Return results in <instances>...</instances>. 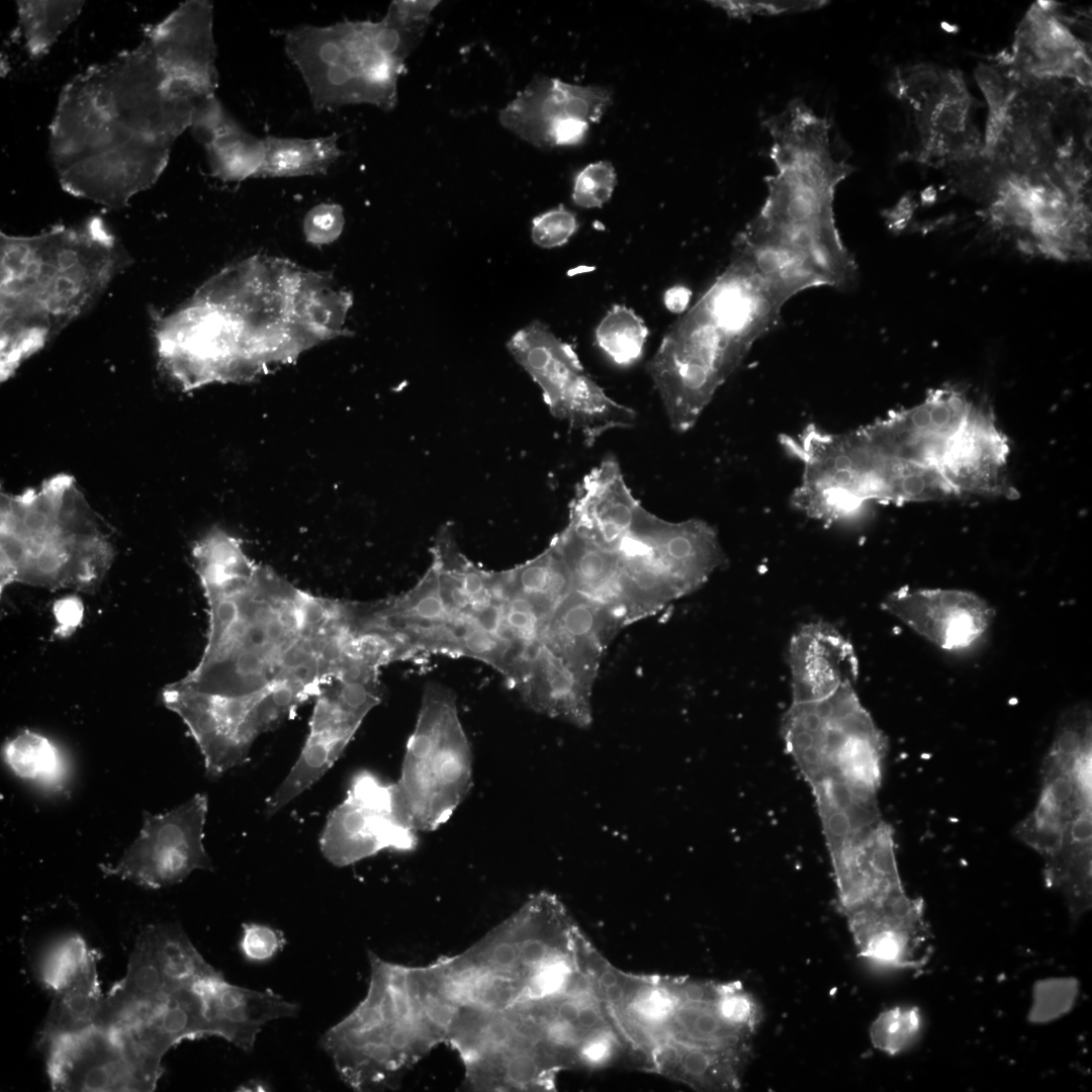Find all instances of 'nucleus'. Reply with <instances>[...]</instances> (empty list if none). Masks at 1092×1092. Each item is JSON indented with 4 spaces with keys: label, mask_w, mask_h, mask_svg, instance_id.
Masks as SVG:
<instances>
[{
    "label": "nucleus",
    "mask_w": 1092,
    "mask_h": 1092,
    "mask_svg": "<svg viewBox=\"0 0 1092 1092\" xmlns=\"http://www.w3.org/2000/svg\"><path fill=\"white\" fill-rule=\"evenodd\" d=\"M192 556L207 603V639L196 666L178 681L230 699L279 691L316 698L343 659L342 601L297 587L216 527L194 544Z\"/></svg>",
    "instance_id": "obj_1"
},
{
    "label": "nucleus",
    "mask_w": 1092,
    "mask_h": 1092,
    "mask_svg": "<svg viewBox=\"0 0 1092 1092\" xmlns=\"http://www.w3.org/2000/svg\"><path fill=\"white\" fill-rule=\"evenodd\" d=\"M201 100L174 88L146 40L87 68L63 88L50 126L61 186L125 206L159 179Z\"/></svg>",
    "instance_id": "obj_2"
},
{
    "label": "nucleus",
    "mask_w": 1092,
    "mask_h": 1092,
    "mask_svg": "<svg viewBox=\"0 0 1092 1092\" xmlns=\"http://www.w3.org/2000/svg\"><path fill=\"white\" fill-rule=\"evenodd\" d=\"M763 123L776 173L765 178V201L735 243L796 293L851 286L856 266L839 237L833 201L853 168L834 157L828 120L795 99Z\"/></svg>",
    "instance_id": "obj_3"
},
{
    "label": "nucleus",
    "mask_w": 1092,
    "mask_h": 1092,
    "mask_svg": "<svg viewBox=\"0 0 1092 1092\" xmlns=\"http://www.w3.org/2000/svg\"><path fill=\"white\" fill-rule=\"evenodd\" d=\"M125 264L97 216L34 236L1 234V381L84 314Z\"/></svg>",
    "instance_id": "obj_4"
},
{
    "label": "nucleus",
    "mask_w": 1092,
    "mask_h": 1092,
    "mask_svg": "<svg viewBox=\"0 0 1092 1092\" xmlns=\"http://www.w3.org/2000/svg\"><path fill=\"white\" fill-rule=\"evenodd\" d=\"M877 503L902 505L986 494L997 474L1000 442L989 412L954 387L855 430Z\"/></svg>",
    "instance_id": "obj_5"
},
{
    "label": "nucleus",
    "mask_w": 1092,
    "mask_h": 1092,
    "mask_svg": "<svg viewBox=\"0 0 1092 1092\" xmlns=\"http://www.w3.org/2000/svg\"><path fill=\"white\" fill-rule=\"evenodd\" d=\"M363 1000L327 1030L321 1044L341 1080L356 1091L395 1089L447 1041L429 965L406 966L369 951Z\"/></svg>",
    "instance_id": "obj_6"
},
{
    "label": "nucleus",
    "mask_w": 1092,
    "mask_h": 1092,
    "mask_svg": "<svg viewBox=\"0 0 1092 1092\" xmlns=\"http://www.w3.org/2000/svg\"><path fill=\"white\" fill-rule=\"evenodd\" d=\"M115 556L109 527L72 475L1 493L0 592L19 583L93 594Z\"/></svg>",
    "instance_id": "obj_7"
},
{
    "label": "nucleus",
    "mask_w": 1092,
    "mask_h": 1092,
    "mask_svg": "<svg viewBox=\"0 0 1092 1092\" xmlns=\"http://www.w3.org/2000/svg\"><path fill=\"white\" fill-rule=\"evenodd\" d=\"M761 1007L739 982L656 976L644 1001L631 1051L662 1076L690 1050L750 1056Z\"/></svg>",
    "instance_id": "obj_8"
},
{
    "label": "nucleus",
    "mask_w": 1092,
    "mask_h": 1092,
    "mask_svg": "<svg viewBox=\"0 0 1092 1092\" xmlns=\"http://www.w3.org/2000/svg\"><path fill=\"white\" fill-rule=\"evenodd\" d=\"M420 29L388 12L380 22L298 27L287 32L285 47L315 107L366 102L389 109L396 101L397 79L413 44L410 38Z\"/></svg>",
    "instance_id": "obj_9"
},
{
    "label": "nucleus",
    "mask_w": 1092,
    "mask_h": 1092,
    "mask_svg": "<svg viewBox=\"0 0 1092 1092\" xmlns=\"http://www.w3.org/2000/svg\"><path fill=\"white\" fill-rule=\"evenodd\" d=\"M472 781V751L456 695L442 684L429 682L405 745L400 776L391 784L395 811L417 832L436 830L463 802Z\"/></svg>",
    "instance_id": "obj_10"
},
{
    "label": "nucleus",
    "mask_w": 1092,
    "mask_h": 1092,
    "mask_svg": "<svg viewBox=\"0 0 1092 1092\" xmlns=\"http://www.w3.org/2000/svg\"><path fill=\"white\" fill-rule=\"evenodd\" d=\"M750 349L702 298L670 327L646 370L672 430L696 425Z\"/></svg>",
    "instance_id": "obj_11"
},
{
    "label": "nucleus",
    "mask_w": 1092,
    "mask_h": 1092,
    "mask_svg": "<svg viewBox=\"0 0 1092 1092\" xmlns=\"http://www.w3.org/2000/svg\"><path fill=\"white\" fill-rule=\"evenodd\" d=\"M785 746L809 785L831 779L877 796L886 739L855 694L838 693L805 707Z\"/></svg>",
    "instance_id": "obj_12"
},
{
    "label": "nucleus",
    "mask_w": 1092,
    "mask_h": 1092,
    "mask_svg": "<svg viewBox=\"0 0 1092 1092\" xmlns=\"http://www.w3.org/2000/svg\"><path fill=\"white\" fill-rule=\"evenodd\" d=\"M507 347L540 387L549 412L592 446L606 433L635 426L631 407L612 399L582 366L570 345L540 321L517 331Z\"/></svg>",
    "instance_id": "obj_13"
},
{
    "label": "nucleus",
    "mask_w": 1092,
    "mask_h": 1092,
    "mask_svg": "<svg viewBox=\"0 0 1092 1092\" xmlns=\"http://www.w3.org/2000/svg\"><path fill=\"white\" fill-rule=\"evenodd\" d=\"M379 671L351 661L324 686L315 698L309 731L298 758L266 800V816H273L312 787L340 758L365 717L381 702Z\"/></svg>",
    "instance_id": "obj_14"
},
{
    "label": "nucleus",
    "mask_w": 1092,
    "mask_h": 1092,
    "mask_svg": "<svg viewBox=\"0 0 1092 1092\" xmlns=\"http://www.w3.org/2000/svg\"><path fill=\"white\" fill-rule=\"evenodd\" d=\"M782 444L802 463L791 504L828 525L852 520L873 502L866 464L854 432L830 433L809 425Z\"/></svg>",
    "instance_id": "obj_15"
},
{
    "label": "nucleus",
    "mask_w": 1092,
    "mask_h": 1092,
    "mask_svg": "<svg viewBox=\"0 0 1092 1092\" xmlns=\"http://www.w3.org/2000/svg\"><path fill=\"white\" fill-rule=\"evenodd\" d=\"M216 971L180 926H150L138 936L126 973L104 997L95 1024L114 1026Z\"/></svg>",
    "instance_id": "obj_16"
},
{
    "label": "nucleus",
    "mask_w": 1092,
    "mask_h": 1092,
    "mask_svg": "<svg viewBox=\"0 0 1092 1092\" xmlns=\"http://www.w3.org/2000/svg\"><path fill=\"white\" fill-rule=\"evenodd\" d=\"M207 797L196 794L164 814L144 812L139 836L116 863L101 864L106 876L149 889L184 881L196 870H213L204 845Z\"/></svg>",
    "instance_id": "obj_17"
},
{
    "label": "nucleus",
    "mask_w": 1092,
    "mask_h": 1092,
    "mask_svg": "<svg viewBox=\"0 0 1092 1092\" xmlns=\"http://www.w3.org/2000/svg\"><path fill=\"white\" fill-rule=\"evenodd\" d=\"M43 1052L54 1091H153L164 1071L160 1061L140 1054L113 1028L96 1024Z\"/></svg>",
    "instance_id": "obj_18"
},
{
    "label": "nucleus",
    "mask_w": 1092,
    "mask_h": 1092,
    "mask_svg": "<svg viewBox=\"0 0 1092 1092\" xmlns=\"http://www.w3.org/2000/svg\"><path fill=\"white\" fill-rule=\"evenodd\" d=\"M417 833L399 819L391 784L364 770L354 776L346 798L330 812L320 848L329 862L343 868L383 850L413 851Z\"/></svg>",
    "instance_id": "obj_19"
},
{
    "label": "nucleus",
    "mask_w": 1092,
    "mask_h": 1092,
    "mask_svg": "<svg viewBox=\"0 0 1092 1092\" xmlns=\"http://www.w3.org/2000/svg\"><path fill=\"white\" fill-rule=\"evenodd\" d=\"M263 698L206 695L178 680L162 691L164 705L182 719L198 745L210 779H217L248 761L251 747L259 737L254 713Z\"/></svg>",
    "instance_id": "obj_20"
},
{
    "label": "nucleus",
    "mask_w": 1092,
    "mask_h": 1092,
    "mask_svg": "<svg viewBox=\"0 0 1092 1092\" xmlns=\"http://www.w3.org/2000/svg\"><path fill=\"white\" fill-rule=\"evenodd\" d=\"M1091 755L1049 750L1041 767V791L1033 811L1015 828L1018 839L1053 861L1072 823L1092 812Z\"/></svg>",
    "instance_id": "obj_21"
},
{
    "label": "nucleus",
    "mask_w": 1092,
    "mask_h": 1092,
    "mask_svg": "<svg viewBox=\"0 0 1092 1092\" xmlns=\"http://www.w3.org/2000/svg\"><path fill=\"white\" fill-rule=\"evenodd\" d=\"M145 40L161 69L180 90L198 99L214 95L217 72L210 2L182 3L162 21L149 26Z\"/></svg>",
    "instance_id": "obj_22"
},
{
    "label": "nucleus",
    "mask_w": 1092,
    "mask_h": 1092,
    "mask_svg": "<svg viewBox=\"0 0 1092 1092\" xmlns=\"http://www.w3.org/2000/svg\"><path fill=\"white\" fill-rule=\"evenodd\" d=\"M858 954L892 968L917 969L931 954L923 902L904 890L845 914Z\"/></svg>",
    "instance_id": "obj_23"
},
{
    "label": "nucleus",
    "mask_w": 1092,
    "mask_h": 1092,
    "mask_svg": "<svg viewBox=\"0 0 1092 1092\" xmlns=\"http://www.w3.org/2000/svg\"><path fill=\"white\" fill-rule=\"evenodd\" d=\"M882 608L915 633L945 650L975 643L988 629L994 611L974 593L961 589L901 587Z\"/></svg>",
    "instance_id": "obj_24"
},
{
    "label": "nucleus",
    "mask_w": 1092,
    "mask_h": 1092,
    "mask_svg": "<svg viewBox=\"0 0 1092 1092\" xmlns=\"http://www.w3.org/2000/svg\"><path fill=\"white\" fill-rule=\"evenodd\" d=\"M613 103L604 86H580L546 76L531 83L500 112L505 127L538 148H550V135L563 120L598 123Z\"/></svg>",
    "instance_id": "obj_25"
},
{
    "label": "nucleus",
    "mask_w": 1092,
    "mask_h": 1092,
    "mask_svg": "<svg viewBox=\"0 0 1092 1092\" xmlns=\"http://www.w3.org/2000/svg\"><path fill=\"white\" fill-rule=\"evenodd\" d=\"M787 661L792 703L825 700L840 689L853 686L858 674L852 644L825 622L805 624L793 634Z\"/></svg>",
    "instance_id": "obj_26"
},
{
    "label": "nucleus",
    "mask_w": 1092,
    "mask_h": 1092,
    "mask_svg": "<svg viewBox=\"0 0 1092 1092\" xmlns=\"http://www.w3.org/2000/svg\"><path fill=\"white\" fill-rule=\"evenodd\" d=\"M206 1036L215 1035L250 1052L268 1022L293 1017L299 1006L271 990L259 991L228 982L215 973L198 983Z\"/></svg>",
    "instance_id": "obj_27"
},
{
    "label": "nucleus",
    "mask_w": 1092,
    "mask_h": 1092,
    "mask_svg": "<svg viewBox=\"0 0 1092 1092\" xmlns=\"http://www.w3.org/2000/svg\"><path fill=\"white\" fill-rule=\"evenodd\" d=\"M642 508L618 460L608 455L577 484L567 525L596 543L617 548Z\"/></svg>",
    "instance_id": "obj_28"
},
{
    "label": "nucleus",
    "mask_w": 1092,
    "mask_h": 1092,
    "mask_svg": "<svg viewBox=\"0 0 1092 1092\" xmlns=\"http://www.w3.org/2000/svg\"><path fill=\"white\" fill-rule=\"evenodd\" d=\"M829 854L844 915L904 889L896 861L893 831L884 821L861 838Z\"/></svg>",
    "instance_id": "obj_29"
},
{
    "label": "nucleus",
    "mask_w": 1092,
    "mask_h": 1092,
    "mask_svg": "<svg viewBox=\"0 0 1092 1092\" xmlns=\"http://www.w3.org/2000/svg\"><path fill=\"white\" fill-rule=\"evenodd\" d=\"M645 531L681 596L700 588L727 557L713 526L701 519L668 522L648 512Z\"/></svg>",
    "instance_id": "obj_30"
},
{
    "label": "nucleus",
    "mask_w": 1092,
    "mask_h": 1092,
    "mask_svg": "<svg viewBox=\"0 0 1092 1092\" xmlns=\"http://www.w3.org/2000/svg\"><path fill=\"white\" fill-rule=\"evenodd\" d=\"M200 981L180 987L111 1028L143 1056L162 1062L164 1055L181 1041L206 1036Z\"/></svg>",
    "instance_id": "obj_31"
},
{
    "label": "nucleus",
    "mask_w": 1092,
    "mask_h": 1092,
    "mask_svg": "<svg viewBox=\"0 0 1092 1092\" xmlns=\"http://www.w3.org/2000/svg\"><path fill=\"white\" fill-rule=\"evenodd\" d=\"M550 544L568 569L572 589L607 607L625 627L629 625L617 548L596 543L568 525Z\"/></svg>",
    "instance_id": "obj_32"
},
{
    "label": "nucleus",
    "mask_w": 1092,
    "mask_h": 1092,
    "mask_svg": "<svg viewBox=\"0 0 1092 1092\" xmlns=\"http://www.w3.org/2000/svg\"><path fill=\"white\" fill-rule=\"evenodd\" d=\"M191 132L206 152L213 176L224 181L256 177L264 161V143L247 132L224 107L202 114Z\"/></svg>",
    "instance_id": "obj_33"
},
{
    "label": "nucleus",
    "mask_w": 1092,
    "mask_h": 1092,
    "mask_svg": "<svg viewBox=\"0 0 1092 1092\" xmlns=\"http://www.w3.org/2000/svg\"><path fill=\"white\" fill-rule=\"evenodd\" d=\"M53 994L38 1039L43 1051L58 1039L95 1024L104 999L98 980L97 954L71 982Z\"/></svg>",
    "instance_id": "obj_34"
},
{
    "label": "nucleus",
    "mask_w": 1092,
    "mask_h": 1092,
    "mask_svg": "<svg viewBox=\"0 0 1092 1092\" xmlns=\"http://www.w3.org/2000/svg\"><path fill=\"white\" fill-rule=\"evenodd\" d=\"M264 161L256 177H292L326 173L344 154L338 135L314 139L267 136Z\"/></svg>",
    "instance_id": "obj_35"
},
{
    "label": "nucleus",
    "mask_w": 1092,
    "mask_h": 1092,
    "mask_svg": "<svg viewBox=\"0 0 1092 1092\" xmlns=\"http://www.w3.org/2000/svg\"><path fill=\"white\" fill-rule=\"evenodd\" d=\"M20 32L28 54L38 59L78 18L85 2L21 0L16 2Z\"/></svg>",
    "instance_id": "obj_36"
},
{
    "label": "nucleus",
    "mask_w": 1092,
    "mask_h": 1092,
    "mask_svg": "<svg viewBox=\"0 0 1092 1092\" xmlns=\"http://www.w3.org/2000/svg\"><path fill=\"white\" fill-rule=\"evenodd\" d=\"M3 753L8 766L24 780L56 787L66 774L58 747L46 736L30 730H23L7 741Z\"/></svg>",
    "instance_id": "obj_37"
},
{
    "label": "nucleus",
    "mask_w": 1092,
    "mask_h": 1092,
    "mask_svg": "<svg viewBox=\"0 0 1092 1092\" xmlns=\"http://www.w3.org/2000/svg\"><path fill=\"white\" fill-rule=\"evenodd\" d=\"M648 337L644 321L625 305H614L596 328L600 349L618 366L628 367L643 354Z\"/></svg>",
    "instance_id": "obj_38"
},
{
    "label": "nucleus",
    "mask_w": 1092,
    "mask_h": 1092,
    "mask_svg": "<svg viewBox=\"0 0 1092 1092\" xmlns=\"http://www.w3.org/2000/svg\"><path fill=\"white\" fill-rule=\"evenodd\" d=\"M95 956L82 936L64 935L42 952L37 964V977L54 993L71 982Z\"/></svg>",
    "instance_id": "obj_39"
},
{
    "label": "nucleus",
    "mask_w": 1092,
    "mask_h": 1092,
    "mask_svg": "<svg viewBox=\"0 0 1092 1092\" xmlns=\"http://www.w3.org/2000/svg\"><path fill=\"white\" fill-rule=\"evenodd\" d=\"M921 1015L916 1007L897 1006L880 1013L870 1027L875 1049L890 1056L910 1048L918 1037Z\"/></svg>",
    "instance_id": "obj_40"
},
{
    "label": "nucleus",
    "mask_w": 1092,
    "mask_h": 1092,
    "mask_svg": "<svg viewBox=\"0 0 1092 1092\" xmlns=\"http://www.w3.org/2000/svg\"><path fill=\"white\" fill-rule=\"evenodd\" d=\"M1079 995V982L1071 977L1037 981L1032 988V1003L1028 1019L1046 1023L1071 1011Z\"/></svg>",
    "instance_id": "obj_41"
},
{
    "label": "nucleus",
    "mask_w": 1092,
    "mask_h": 1092,
    "mask_svg": "<svg viewBox=\"0 0 1092 1092\" xmlns=\"http://www.w3.org/2000/svg\"><path fill=\"white\" fill-rule=\"evenodd\" d=\"M975 76L989 107L984 152L990 156L994 153L1007 124L1010 97L1004 88L1001 76L991 66L979 64Z\"/></svg>",
    "instance_id": "obj_42"
},
{
    "label": "nucleus",
    "mask_w": 1092,
    "mask_h": 1092,
    "mask_svg": "<svg viewBox=\"0 0 1092 1092\" xmlns=\"http://www.w3.org/2000/svg\"><path fill=\"white\" fill-rule=\"evenodd\" d=\"M617 184V174L609 161H598L579 171L573 182L571 198L582 208H599L610 200Z\"/></svg>",
    "instance_id": "obj_43"
},
{
    "label": "nucleus",
    "mask_w": 1092,
    "mask_h": 1092,
    "mask_svg": "<svg viewBox=\"0 0 1092 1092\" xmlns=\"http://www.w3.org/2000/svg\"><path fill=\"white\" fill-rule=\"evenodd\" d=\"M577 230L575 213L559 205L533 218L531 239L538 247L552 249L565 245Z\"/></svg>",
    "instance_id": "obj_44"
},
{
    "label": "nucleus",
    "mask_w": 1092,
    "mask_h": 1092,
    "mask_svg": "<svg viewBox=\"0 0 1092 1092\" xmlns=\"http://www.w3.org/2000/svg\"><path fill=\"white\" fill-rule=\"evenodd\" d=\"M713 7L723 10L728 16L750 19L753 15H778L814 10L826 5V1H779V0H715L708 1Z\"/></svg>",
    "instance_id": "obj_45"
},
{
    "label": "nucleus",
    "mask_w": 1092,
    "mask_h": 1092,
    "mask_svg": "<svg viewBox=\"0 0 1092 1092\" xmlns=\"http://www.w3.org/2000/svg\"><path fill=\"white\" fill-rule=\"evenodd\" d=\"M284 944V935L274 927L260 923L243 924L240 948L249 961H268L281 950Z\"/></svg>",
    "instance_id": "obj_46"
},
{
    "label": "nucleus",
    "mask_w": 1092,
    "mask_h": 1092,
    "mask_svg": "<svg viewBox=\"0 0 1092 1092\" xmlns=\"http://www.w3.org/2000/svg\"><path fill=\"white\" fill-rule=\"evenodd\" d=\"M344 223L341 206L320 204L307 212L303 220V231L309 242L326 244L335 241L340 236Z\"/></svg>",
    "instance_id": "obj_47"
},
{
    "label": "nucleus",
    "mask_w": 1092,
    "mask_h": 1092,
    "mask_svg": "<svg viewBox=\"0 0 1092 1092\" xmlns=\"http://www.w3.org/2000/svg\"><path fill=\"white\" fill-rule=\"evenodd\" d=\"M691 295L689 288L682 285H675L664 292L663 302L669 311L682 313L688 307Z\"/></svg>",
    "instance_id": "obj_48"
},
{
    "label": "nucleus",
    "mask_w": 1092,
    "mask_h": 1092,
    "mask_svg": "<svg viewBox=\"0 0 1092 1092\" xmlns=\"http://www.w3.org/2000/svg\"><path fill=\"white\" fill-rule=\"evenodd\" d=\"M941 26H942V28H943L944 30H946V31H948V32H956V31L958 30V27H957V26L950 25V24H948L947 22H942V23H941Z\"/></svg>",
    "instance_id": "obj_49"
}]
</instances>
